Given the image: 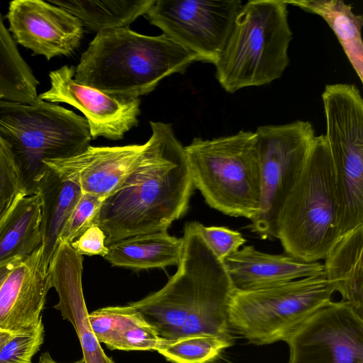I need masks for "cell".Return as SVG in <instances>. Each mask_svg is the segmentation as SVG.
<instances>
[{
  "instance_id": "obj_18",
  "label": "cell",
  "mask_w": 363,
  "mask_h": 363,
  "mask_svg": "<svg viewBox=\"0 0 363 363\" xmlns=\"http://www.w3.org/2000/svg\"><path fill=\"white\" fill-rule=\"evenodd\" d=\"M363 224L343 235L325 259V277L363 317Z\"/></svg>"
},
{
  "instance_id": "obj_9",
  "label": "cell",
  "mask_w": 363,
  "mask_h": 363,
  "mask_svg": "<svg viewBox=\"0 0 363 363\" xmlns=\"http://www.w3.org/2000/svg\"><path fill=\"white\" fill-rule=\"evenodd\" d=\"M242 6L240 0H155L145 16L201 62L215 65Z\"/></svg>"
},
{
  "instance_id": "obj_12",
  "label": "cell",
  "mask_w": 363,
  "mask_h": 363,
  "mask_svg": "<svg viewBox=\"0 0 363 363\" xmlns=\"http://www.w3.org/2000/svg\"><path fill=\"white\" fill-rule=\"evenodd\" d=\"M6 18L16 43L47 60L71 55L84 34V26L77 17L49 1H12Z\"/></svg>"
},
{
  "instance_id": "obj_28",
  "label": "cell",
  "mask_w": 363,
  "mask_h": 363,
  "mask_svg": "<svg viewBox=\"0 0 363 363\" xmlns=\"http://www.w3.org/2000/svg\"><path fill=\"white\" fill-rule=\"evenodd\" d=\"M104 199L82 193L60 234V242L71 244L77 239L91 225Z\"/></svg>"
},
{
  "instance_id": "obj_6",
  "label": "cell",
  "mask_w": 363,
  "mask_h": 363,
  "mask_svg": "<svg viewBox=\"0 0 363 363\" xmlns=\"http://www.w3.org/2000/svg\"><path fill=\"white\" fill-rule=\"evenodd\" d=\"M194 186L222 213L252 220L260 205V172L255 132L204 140L184 147Z\"/></svg>"
},
{
  "instance_id": "obj_11",
  "label": "cell",
  "mask_w": 363,
  "mask_h": 363,
  "mask_svg": "<svg viewBox=\"0 0 363 363\" xmlns=\"http://www.w3.org/2000/svg\"><path fill=\"white\" fill-rule=\"evenodd\" d=\"M75 67L64 65L49 73L50 88L38 95L43 101L65 103L79 110L88 122L91 138L120 140L138 123L140 99L106 94L80 84L74 77Z\"/></svg>"
},
{
  "instance_id": "obj_30",
  "label": "cell",
  "mask_w": 363,
  "mask_h": 363,
  "mask_svg": "<svg viewBox=\"0 0 363 363\" xmlns=\"http://www.w3.org/2000/svg\"><path fill=\"white\" fill-rule=\"evenodd\" d=\"M199 227L203 240L222 262L238 252L246 242L242 235L237 230L225 227H206L200 223Z\"/></svg>"
},
{
  "instance_id": "obj_1",
  "label": "cell",
  "mask_w": 363,
  "mask_h": 363,
  "mask_svg": "<svg viewBox=\"0 0 363 363\" xmlns=\"http://www.w3.org/2000/svg\"><path fill=\"white\" fill-rule=\"evenodd\" d=\"M152 135L123 181L102 201L91 225L106 245L167 230L186 212L194 184L184 147L169 123L150 122Z\"/></svg>"
},
{
  "instance_id": "obj_4",
  "label": "cell",
  "mask_w": 363,
  "mask_h": 363,
  "mask_svg": "<svg viewBox=\"0 0 363 363\" xmlns=\"http://www.w3.org/2000/svg\"><path fill=\"white\" fill-rule=\"evenodd\" d=\"M285 0H250L242 4L226 45L214 65L228 93L268 84L289 65L293 33Z\"/></svg>"
},
{
  "instance_id": "obj_26",
  "label": "cell",
  "mask_w": 363,
  "mask_h": 363,
  "mask_svg": "<svg viewBox=\"0 0 363 363\" xmlns=\"http://www.w3.org/2000/svg\"><path fill=\"white\" fill-rule=\"evenodd\" d=\"M26 192L9 143L0 135V223Z\"/></svg>"
},
{
  "instance_id": "obj_19",
  "label": "cell",
  "mask_w": 363,
  "mask_h": 363,
  "mask_svg": "<svg viewBox=\"0 0 363 363\" xmlns=\"http://www.w3.org/2000/svg\"><path fill=\"white\" fill-rule=\"evenodd\" d=\"M107 247L108 252L104 258L112 266L137 270L164 269L177 264L182 238L164 230L130 237Z\"/></svg>"
},
{
  "instance_id": "obj_16",
  "label": "cell",
  "mask_w": 363,
  "mask_h": 363,
  "mask_svg": "<svg viewBox=\"0 0 363 363\" xmlns=\"http://www.w3.org/2000/svg\"><path fill=\"white\" fill-rule=\"evenodd\" d=\"M236 290H254L325 274L320 262H307L289 255H272L245 246L224 260Z\"/></svg>"
},
{
  "instance_id": "obj_32",
  "label": "cell",
  "mask_w": 363,
  "mask_h": 363,
  "mask_svg": "<svg viewBox=\"0 0 363 363\" xmlns=\"http://www.w3.org/2000/svg\"><path fill=\"white\" fill-rule=\"evenodd\" d=\"M22 260L23 259H13L0 264V286L11 270Z\"/></svg>"
},
{
  "instance_id": "obj_2",
  "label": "cell",
  "mask_w": 363,
  "mask_h": 363,
  "mask_svg": "<svg viewBox=\"0 0 363 363\" xmlns=\"http://www.w3.org/2000/svg\"><path fill=\"white\" fill-rule=\"evenodd\" d=\"M198 61L196 54L164 34L145 35L125 27L97 33L82 54L74 78L111 96L138 98Z\"/></svg>"
},
{
  "instance_id": "obj_25",
  "label": "cell",
  "mask_w": 363,
  "mask_h": 363,
  "mask_svg": "<svg viewBox=\"0 0 363 363\" xmlns=\"http://www.w3.org/2000/svg\"><path fill=\"white\" fill-rule=\"evenodd\" d=\"M140 313L128 304V311L110 350L123 351L155 350L164 342Z\"/></svg>"
},
{
  "instance_id": "obj_21",
  "label": "cell",
  "mask_w": 363,
  "mask_h": 363,
  "mask_svg": "<svg viewBox=\"0 0 363 363\" xmlns=\"http://www.w3.org/2000/svg\"><path fill=\"white\" fill-rule=\"evenodd\" d=\"M306 12L321 16L333 30L359 80H363V17L342 0L286 1Z\"/></svg>"
},
{
  "instance_id": "obj_23",
  "label": "cell",
  "mask_w": 363,
  "mask_h": 363,
  "mask_svg": "<svg viewBox=\"0 0 363 363\" xmlns=\"http://www.w3.org/2000/svg\"><path fill=\"white\" fill-rule=\"evenodd\" d=\"M38 80L23 58L0 12V94L11 101L31 103L38 98Z\"/></svg>"
},
{
  "instance_id": "obj_22",
  "label": "cell",
  "mask_w": 363,
  "mask_h": 363,
  "mask_svg": "<svg viewBox=\"0 0 363 363\" xmlns=\"http://www.w3.org/2000/svg\"><path fill=\"white\" fill-rule=\"evenodd\" d=\"M77 17L83 26L99 33L125 28L145 15L155 0H48Z\"/></svg>"
},
{
  "instance_id": "obj_24",
  "label": "cell",
  "mask_w": 363,
  "mask_h": 363,
  "mask_svg": "<svg viewBox=\"0 0 363 363\" xmlns=\"http://www.w3.org/2000/svg\"><path fill=\"white\" fill-rule=\"evenodd\" d=\"M231 345L218 337L193 335L166 340L157 352L173 363H211Z\"/></svg>"
},
{
  "instance_id": "obj_20",
  "label": "cell",
  "mask_w": 363,
  "mask_h": 363,
  "mask_svg": "<svg viewBox=\"0 0 363 363\" xmlns=\"http://www.w3.org/2000/svg\"><path fill=\"white\" fill-rule=\"evenodd\" d=\"M42 203L38 194L21 197L0 223V264L24 259L42 245Z\"/></svg>"
},
{
  "instance_id": "obj_33",
  "label": "cell",
  "mask_w": 363,
  "mask_h": 363,
  "mask_svg": "<svg viewBox=\"0 0 363 363\" xmlns=\"http://www.w3.org/2000/svg\"><path fill=\"white\" fill-rule=\"evenodd\" d=\"M15 334L17 333H13L0 330V350Z\"/></svg>"
},
{
  "instance_id": "obj_13",
  "label": "cell",
  "mask_w": 363,
  "mask_h": 363,
  "mask_svg": "<svg viewBox=\"0 0 363 363\" xmlns=\"http://www.w3.org/2000/svg\"><path fill=\"white\" fill-rule=\"evenodd\" d=\"M52 287L40 246L16 265L0 286V330L19 333L35 327Z\"/></svg>"
},
{
  "instance_id": "obj_10",
  "label": "cell",
  "mask_w": 363,
  "mask_h": 363,
  "mask_svg": "<svg viewBox=\"0 0 363 363\" xmlns=\"http://www.w3.org/2000/svg\"><path fill=\"white\" fill-rule=\"evenodd\" d=\"M285 342L288 363H363V317L348 302L331 301Z\"/></svg>"
},
{
  "instance_id": "obj_31",
  "label": "cell",
  "mask_w": 363,
  "mask_h": 363,
  "mask_svg": "<svg viewBox=\"0 0 363 363\" xmlns=\"http://www.w3.org/2000/svg\"><path fill=\"white\" fill-rule=\"evenodd\" d=\"M106 240L104 231L96 225H91L70 245L81 255H100L104 257L108 252Z\"/></svg>"
},
{
  "instance_id": "obj_27",
  "label": "cell",
  "mask_w": 363,
  "mask_h": 363,
  "mask_svg": "<svg viewBox=\"0 0 363 363\" xmlns=\"http://www.w3.org/2000/svg\"><path fill=\"white\" fill-rule=\"evenodd\" d=\"M44 341L42 318L33 328L15 334L0 350V363H31Z\"/></svg>"
},
{
  "instance_id": "obj_8",
  "label": "cell",
  "mask_w": 363,
  "mask_h": 363,
  "mask_svg": "<svg viewBox=\"0 0 363 363\" xmlns=\"http://www.w3.org/2000/svg\"><path fill=\"white\" fill-rule=\"evenodd\" d=\"M260 172V205L248 226L262 239L277 238L279 211L298 178L315 136L309 121L265 125L255 130Z\"/></svg>"
},
{
  "instance_id": "obj_14",
  "label": "cell",
  "mask_w": 363,
  "mask_h": 363,
  "mask_svg": "<svg viewBox=\"0 0 363 363\" xmlns=\"http://www.w3.org/2000/svg\"><path fill=\"white\" fill-rule=\"evenodd\" d=\"M82 255L70 244L60 242L48 267L52 286L59 296L54 308L74 328L85 363H115L101 348L88 320L82 284Z\"/></svg>"
},
{
  "instance_id": "obj_35",
  "label": "cell",
  "mask_w": 363,
  "mask_h": 363,
  "mask_svg": "<svg viewBox=\"0 0 363 363\" xmlns=\"http://www.w3.org/2000/svg\"><path fill=\"white\" fill-rule=\"evenodd\" d=\"M3 99V96H2V95H1V94H0V99Z\"/></svg>"
},
{
  "instance_id": "obj_5",
  "label": "cell",
  "mask_w": 363,
  "mask_h": 363,
  "mask_svg": "<svg viewBox=\"0 0 363 363\" xmlns=\"http://www.w3.org/2000/svg\"><path fill=\"white\" fill-rule=\"evenodd\" d=\"M0 135L11 148L28 196L35 194L45 160L78 155L91 139L84 117L39 97L31 103L1 99Z\"/></svg>"
},
{
  "instance_id": "obj_15",
  "label": "cell",
  "mask_w": 363,
  "mask_h": 363,
  "mask_svg": "<svg viewBox=\"0 0 363 363\" xmlns=\"http://www.w3.org/2000/svg\"><path fill=\"white\" fill-rule=\"evenodd\" d=\"M143 145L113 147L89 146L74 156L48 160L47 167L75 175L82 193L105 199L130 173L143 150Z\"/></svg>"
},
{
  "instance_id": "obj_3",
  "label": "cell",
  "mask_w": 363,
  "mask_h": 363,
  "mask_svg": "<svg viewBox=\"0 0 363 363\" xmlns=\"http://www.w3.org/2000/svg\"><path fill=\"white\" fill-rule=\"evenodd\" d=\"M285 254L307 262L325 259L342 237L333 164L325 136H315L303 168L277 216Z\"/></svg>"
},
{
  "instance_id": "obj_7",
  "label": "cell",
  "mask_w": 363,
  "mask_h": 363,
  "mask_svg": "<svg viewBox=\"0 0 363 363\" xmlns=\"http://www.w3.org/2000/svg\"><path fill=\"white\" fill-rule=\"evenodd\" d=\"M335 292L325 275L306 277L254 290H234L230 327L256 345L286 341Z\"/></svg>"
},
{
  "instance_id": "obj_17",
  "label": "cell",
  "mask_w": 363,
  "mask_h": 363,
  "mask_svg": "<svg viewBox=\"0 0 363 363\" xmlns=\"http://www.w3.org/2000/svg\"><path fill=\"white\" fill-rule=\"evenodd\" d=\"M35 194L42 203L43 264L48 270L50 260L60 243V234L82 194L77 177L48 167Z\"/></svg>"
},
{
  "instance_id": "obj_29",
  "label": "cell",
  "mask_w": 363,
  "mask_h": 363,
  "mask_svg": "<svg viewBox=\"0 0 363 363\" xmlns=\"http://www.w3.org/2000/svg\"><path fill=\"white\" fill-rule=\"evenodd\" d=\"M128 306H107L88 314L91 328L99 343L109 348L116 337Z\"/></svg>"
},
{
  "instance_id": "obj_34",
  "label": "cell",
  "mask_w": 363,
  "mask_h": 363,
  "mask_svg": "<svg viewBox=\"0 0 363 363\" xmlns=\"http://www.w3.org/2000/svg\"><path fill=\"white\" fill-rule=\"evenodd\" d=\"M38 363H59L55 361L50 354H42L40 356ZM72 363H84L82 361H77Z\"/></svg>"
}]
</instances>
